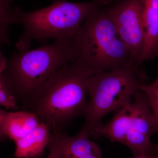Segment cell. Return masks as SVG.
<instances>
[{"label":"cell","instance_id":"9","mask_svg":"<svg viewBox=\"0 0 158 158\" xmlns=\"http://www.w3.org/2000/svg\"><path fill=\"white\" fill-rule=\"evenodd\" d=\"M31 111L9 112L0 110V136L2 140L14 141L27 135L41 123Z\"/></svg>","mask_w":158,"mask_h":158},{"label":"cell","instance_id":"8","mask_svg":"<svg viewBox=\"0 0 158 158\" xmlns=\"http://www.w3.org/2000/svg\"><path fill=\"white\" fill-rule=\"evenodd\" d=\"M52 137L65 158H102L100 148L90 140L87 133L80 131L70 137L62 130L54 129Z\"/></svg>","mask_w":158,"mask_h":158},{"label":"cell","instance_id":"10","mask_svg":"<svg viewBox=\"0 0 158 158\" xmlns=\"http://www.w3.org/2000/svg\"><path fill=\"white\" fill-rule=\"evenodd\" d=\"M144 43L139 63L158 56V0H144Z\"/></svg>","mask_w":158,"mask_h":158},{"label":"cell","instance_id":"6","mask_svg":"<svg viewBox=\"0 0 158 158\" xmlns=\"http://www.w3.org/2000/svg\"><path fill=\"white\" fill-rule=\"evenodd\" d=\"M134 101L118 110L106 124L94 132V138L106 137L124 144L135 157L157 154L158 146L153 143L154 123L152 110L143 91L138 90Z\"/></svg>","mask_w":158,"mask_h":158},{"label":"cell","instance_id":"5","mask_svg":"<svg viewBox=\"0 0 158 158\" xmlns=\"http://www.w3.org/2000/svg\"><path fill=\"white\" fill-rule=\"evenodd\" d=\"M139 66L130 64L122 68L96 74L87 82L88 104L85 121L80 131L92 137L101 127L102 118L131 101L132 97L146 84L147 77Z\"/></svg>","mask_w":158,"mask_h":158},{"label":"cell","instance_id":"12","mask_svg":"<svg viewBox=\"0 0 158 158\" xmlns=\"http://www.w3.org/2000/svg\"><path fill=\"white\" fill-rule=\"evenodd\" d=\"M140 90L147 97L151 106L154 123L153 133L155 134L158 132V74L154 81L150 85L143 84Z\"/></svg>","mask_w":158,"mask_h":158},{"label":"cell","instance_id":"14","mask_svg":"<svg viewBox=\"0 0 158 158\" xmlns=\"http://www.w3.org/2000/svg\"><path fill=\"white\" fill-rule=\"evenodd\" d=\"M47 147L49 150V154L47 158H65L58 144L52 138V135Z\"/></svg>","mask_w":158,"mask_h":158},{"label":"cell","instance_id":"4","mask_svg":"<svg viewBox=\"0 0 158 158\" xmlns=\"http://www.w3.org/2000/svg\"><path fill=\"white\" fill-rule=\"evenodd\" d=\"M104 7L90 15L75 36L76 59L93 75L133 64L131 55L117 33L109 8Z\"/></svg>","mask_w":158,"mask_h":158},{"label":"cell","instance_id":"1","mask_svg":"<svg viewBox=\"0 0 158 158\" xmlns=\"http://www.w3.org/2000/svg\"><path fill=\"white\" fill-rule=\"evenodd\" d=\"M93 75L77 59L62 66L48 80L29 103L31 112L52 130H62L85 115L88 79Z\"/></svg>","mask_w":158,"mask_h":158},{"label":"cell","instance_id":"16","mask_svg":"<svg viewBox=\"0 0 158 158\" xmlns=\"http://www.w3.org/2000/svg\"><path fill=\"white\" fill-rule=\"evenodd\" d=\"M134 158H158V154L154 155H141L137 156Z\"/></svg>","mask_w":158,"mask_h":158},{"label":"cell","instance_id":"15","mask_svg":"<svg viewBox=\"0 0 158 158\" xmlns=\"http://www.w3.org/2000/svg\"><path fill=\"white\" fill-rule=\"evenodd\" d=\"M12 0H0V6L4 7H11Z\"/></svg>","mask_w":158,"mask_h":158},{"label":"cell","instance_id":"3","mask_svg":"<svg viewBox=\"0 0 158 158\" xmlns=\"http://www.w3.org/2000/svg\"><path fill=\"white\" fill-rule=\"evenodd\" d=\"M112 0L72 2L53 0L50 6L31 12L14 7L15 23L22 24L23 31L15 44L19 51L29 49L33 40L40 42L76 36L85 20Z\"/></svg>","mask_w":158,"mask_h":158},{"label":"cell","instance_id":"11","mask_svg":"<svg viewBox=\"0 0 158 158\" xmlns=\"http://www.w3.org/2000/svg\"><path fill=\"white\" fill-rule=\"evenodd\" d=\"M51 127L41 122L31 132L14 141L15 156L17 158H35L43 153L52 135Z\"/></svg>","mask_w":158,"mask_h":158},{"label":"cell","instance_id":"7","mask_svg":"<svg viewBox=\"0 0 158 158\" xmlns=\"http://www.w3.org/2000/svg\"><path fill=\"white\" fill-rule=\"evenodd\" d=\"M144 0H122L109 8L117 33L131 55V62L139 66L144 43Z\"/></svg>","mask_w":158,"mask_h":158},{"label":"cell","instance_id":"2","mask_svg":"<svg viewBox=\"0 0 158 158\" xmlns=\"http://www.w3.org/2000/svg\"><path fill=\"white\" fill-rule=\"evenodd\" d=\"M75 36L55 39L33 50L14 52L7 59L2 73L18 101L29 103L50 78L62 66L77 59Z\"/></svg>","mask_w":158,"mask_h":158},{"label":"cell","instance_id":"13","mask_svg":"<svg viewBox=\"0 0 158 158\" xmlns=\"http://www.w3.org/2000/svg\"><path fill=\"white\" fill-rule=\"evenodd\" d=\"M0 104L7 110H16L19 109L17 99L2 73H0Z\"/></svg>","mask_w":158,"mask_h":158}]
</instances>
